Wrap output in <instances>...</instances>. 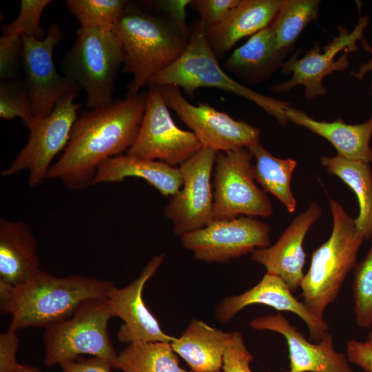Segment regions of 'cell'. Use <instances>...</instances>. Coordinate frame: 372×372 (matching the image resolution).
<instances>
[{"label":"cell","mask_w":372,"mask_h":372,"mask_svg":"<svg viewBox=\"0 0 372 372\" xmlns=\"http://www.w3.org/2000/svg\"><path fill=\"white\" fill-rule=\"evenodd\" d=\"M217 372H220V371H217Z\"/></svg>","instance_id":"cell-44"},{"label":"cell","mask_w":372,"mask_h":372,"mask_svg":"<svg viewBox=\"0 0 372 372\" xmlns=\"http://www.w3.org/2000/svg\"><path fill=\"white\" fill-rule=\"evenodd\" d=\"M114 287L109 280L83 275L57 278L39 270L17 287L0 284V310L12 315L14 331L45 328L70 318L85 302L107 298Z\"/></svg>","instance_id":"cell-2"},{"label":"cell","mask_w":372,"mask_h":372,"mask_svg":"<svg viewBox=\"0 0 372 372\" xmlns=\"http://www.w3.org/2000/svg\"><path fill=\"white\" fill-rule=\"evenodd\" d=\"M270 226L253 216L212 220L180 237L183 247L196 259L227 263L230 260L270 246Z\"/></svg>","instance_id":"cell-13"},{"label":"cell","mask_w":372,"mask_h":372,"mask_svg":"<svg viewBox=\"0 0 372 372\" xmlns=\"http://www.w3.org/2000/svg\"><path fill=\"white\" fill-rule=\"evenodd\" d=\"M18 372H41L37 369L27 364H21Z\"/></svg>","instance_id":"cell-42"},{"label":"cell","mask_w":372,"mask_h":372,"mask_svg":"<svg viewBox=\"0 0 372 372\" xmlns=\"http://www.w3.org/2000/svg\"><path fill=\"white\" fill-rule=\"evenodd\" d=\"M252 158L246 147L217 153L211 183L213 220L272 214L267 192L256 184Z\"/></svg>","instance_id":"cell-8"},{"label":"cell","mask_w":372,"mask_h":372,"mask_svg":"<svg viewBox=\"0 0 372 372\" xmlns=\"http://www.w3.org/2000/svg\"><path fill=\"white\" fill-rule=\"evenodd\" d=\"M0 116L6 120L19 117L28 129L33 125L36 119L25 85L13 80L1 83Z\"/></svg>","instance_id":"cell-32"},{"label":"cell","mask_w":372,"mask_h":372,"mask_svg":"<svg viewBox=\"0 0 372 372\" xmlns=\"http://www.w3.org/2000/svg\"><path fill=\"white\" fill-rule=\"evenodd\" d=\"M192 0H156L147 1L157 10L167 13L170 19L171 23L175 27L180 35L189 41L190 28L186 22V9L191 3Z\"/></svg>","instance_id":"cell-37"},{"label":"cell","mask_w":372,"mask_h":372,"mask_svg":"<svg viewBox=\"0 0 372 372\" xmlns=\"http://www.w3.org/2000/svg\"><path fill=\"white\" fill-rule=\"evenodd\" d=\"M171 342H148L129 344L118 355L123 372H187L182 369Z\"/></svg>","instance_id":"cell-28"},{"label":"cell","mask_w":372,"mask_h":372,"mask_svg":"<svg viewBox=\"0 0 372 372\" xmlns=\"http://www.w3.org/2000/svg\"><path fill=\"white\" fill-rule=\"evenodd\" d=\"M76 92L61 98L47 116L35 121L29 129L27 143L14 161L1 172L12 176L23 171L28 172L30 187H36L47 179L54 158L68 145L72 126L81 105L74 100Z\"/></svg>","instance_id":"cell-9"},{"label":"cell","mask_w":372,"mask_h":372,"mask_svg":"<svg viewBox=\"0 0 372 372\" xmlns=\"http://www.w3.org/2000/svg\"><path fill=\"white\" fill-rule=\"evenodd\" d=\"M254 357L246 347L240 331L231 332L223 359V372H252L250 363Z\"/></svg>","instance_id":"cell-34"},{"label":"cell","mask_w":372,"mask_h":372,"mask_svg":"<svg viewBox=\"0 0 372 372\" xmlns=\"http://www.w3.org/2000/svg\"><path fill=\"white\" fill-rule=\"evenodd\" d=\"M371 239L366 255L353 269L352 283L355 322L363 329L372 326V237Z\"/></svg>","instance_id":"cell-31"},{"label":"cell","mask_w":372,"mask_h":372,"mask_svg":"<svg viewBox=\"0 0 372 372\" xmlns=\"http://www.w3.org/2000/svg\"><path fill=\"white\" fill-rule=\"evenodd\" d=\"M363 45V48L369 52H372V48L368 45V43L364 40H361ZM372 70V58L369 59L367 62L362 63L360 68L359 70L357 72H353L352 75L354 76L358 80L361 81L364 79L365 74ZM372 89V82L371 90Z\"/></svg>","instance_id":"cell-41"},{"label":"cell","mask_w":372,"mask_h":372,"mask_svg":"<svg viewBox=\"0 0 372 372\" xmlns=\"http://www.w3.org/2000/svg\"><path fill=\"white\" fill-rule=\"evenodd\" d=\"M239 0H192L189 7L196 11L205 30L219 23Z\"/></svg>","instance_id":"cell-36"},{"label":"cell","mask_w":372,"mask_h":372,"mask_svg":"<svg viewBox=\"0 0 372 372\" xmlns=\"http://www.w3.org/2000/svg\"><path fill=\"white\" fill-rule=\"evenodd\" d=\"M249 326L278 333L285 338L290 360L288 372H355L346 354L334 349L333 336L329 333L313 344L280 313L254 318Z\"/></svg>","instance_id":"cell-17"},{"label":"cell","mask_w":372,"mask_h":372,"mask_svg":"<svg viewBox=\"0 0 372 372\" xmlns=\"http://www.w3.org/2000/svg\"><path fill=\"white\" fill-rule=\"evenodd\" d=\"M16 332L9 328L0 334V372H18L21 366L16 360L19 343Z\"/></svg>","instance_id":"cell-38"},{"label":"cell","mask_w":372,"mask_h":372,"mask_svg":"<svg viewBox=\"0 0 372 372\" xmlns=\"http://www.w3.org/2000/svg\"><path fill=\"white\" fill-rule=\"evenodd\" d=\"M218 152L202 148L179 165L183 183L164 208L174 233L180 237L213 220L211 174Z\"/></svg>","instance_id":"cell-14"},{"label":"cell","mask_w":372,"mask_h":372,"mask_svg":"<svg viewBox=\"0 0 372 372\" xmlns=\"http://www.w3.org/2000/svg\"><path fill=\"white\" fill-rule=\"evenodd\" d=\"M129 177L145 180L165 197L176 194L183 183L178 168L158 161L122 154L107 159L99 167L93 185L120 183Z\"/></svg>","instance_id":"cell-24"},{"label":"cell","mask_w":372,"mask_h":372,"mask_svg":"<svg viewBox=\"0 0 372 372\" xmlns=\"http://www.w3.org/2000/svg\"><path fill=\"white\" fill-rule=\"evenodd\" d=\"M165 254H160L147 264L138 278L127 286L118 289L115 286L108 293L107 299L114 317L122 319L117 337L121 342H172L176 338L165 333L159 323L145 306L143 299L145 284L160 267Z\"/></svg>","instance_id":"cell-16"},{"label":"cell","mask_w":372,"mask_h":372,"mask_svg":"<svg viewBox=\"0 0 372 372\" xmlns=\"http://www.w3.org/2000/svg\"><path fill=\"white\" fill-rule=\"evenodd\" d=\"M320 3L318 0H282L270 24L280 50L287 53L291 50L304 28L317 18Z\"/></svg>","instance_id":"cell-29"},{"label":"cell","mask_w":372,"mask_h":372,"mask_svg":"<svg viewBox=\"0 0 372 372\" xmlns=\"http://www.w3.org/2000/svg\"><path fill=\"white\" fill-rule=\"evenodd\" d=\"M346 355L349 361L364 372H372V345L356 340L347 343Z\"/></svg>","instance_id":"cell-39"},{"label":"cell","mask_w":372,"mask_h":372,"mask_svg":"<svg viewBox=\"0 0 372 372\" xmlns=\"http://www.w3.org/2000/svg\"><path fill=\"white\" fill-rule=\"evenodd\" d=\"M168 108L192 132L203 148L216 152L249 147L258 143L260 129L243 121H237L208 103L194 105L172 85L159 86Z\"/></svg>","instance_id":"cell-11"},{"label":"cell","mask_w":372,"mask_h":372,"mask_svg":"<svg viewBox=\"0 0 372 372\" xmlns=\"http://www.w3.org/2000/svg\"><path fill=\"white\" fill-rule=\"evenodd\" d=\"M22 58L21 36L3 34L0 38V79L3 81L16 78Z\"/></svg>","instance_id":"cell-35"},{"label":"cell","mask_w":372,"mask_h":372,"mask_svg":"<svg viewBox=\"0 0 372 372\" xmlns=\"http://www.w3.org/2000/svg\"><path fill=\"white\" fill-rule=\"evenodd\" d=\"M366 343L372 345V331H371L369 332V333L368 334V336H367V338L365 341Z\"/></svg>","instance_id":"cell-43"},{"label":"cell","mask_w":372,"mask_h":372,"mask_svg":"<svg viewBox=\"0 0 372 372\" xmlns=\"http://www.w3.org/2000/svg\"><path fill=\"white\" fill-rule=\"evenodd\" d=\"M37 241L26 223L0 219V284L17 287L40 269Z\"/></svg>","instance_id":"cell-21"},{"label":"cell","mask_w":372,"mask_h":372,"mask_svg":"<svg viewBox=\"0 0 372 372\" xmlns=\"http://www.w3.org/2000/svg\"><path fill=\"white\" fill-rule=\"evenodd\" d=\"M231 337V332H224L195 319L171 345L193 372H217L223 366Z\"/></svg>","instance_id":"cell-25"},{"label":"cell","mask_w":372,"mask_h":372,"mask_svg":"<svg viewBox=\"0 0 372 372\" xmlns=\"http://www.w3.org/2000/svg\"><path fill=\"white\" fill-rule=\"evenodd\" d=\"M289 121L320 136L331 143L338 155L349 160L372 163V116L362 123L347 124L342 118L331 122L317 121L304 112L287 106Z\"/></svg>","instance_id":"cell-23"},{"label":"cell","mask_w":372,"mask_h":372,"mask_svg":"<svg viewBox=\"0 0 372 372\" xmlns=\"http://www.w3.org/2000/svg\"><path fill=\"white\" fill-rule=\"evenodd\" d=\"M146 105L138 135L126 154L169 165H180L203 147L191 131L174 122L157 85H148Z\"/></svg>","instance_id":"cell-10"},{"label":"cell","mask_w":372,"mask_h":372,"mask_svg":"<svg viewBox=\"0 0 372 372\" xmlns=\"http://www.w3.org/2000/svg\"><path fill=\"white\" fill-rule=\"evenodd\" d=\"M80 27L115 28L130 1L125 0H67Z\"/></svg>","instance_id":"cell-30"},{"label":"cell","mask_w":372,"mask_h":372,"mask_svg":"<svg viewBox=\"0 0 372 372\" xmlns=\"http://www.w3.org/2000/svg\"><path fill=\"white\" fill-rule=\"evenodd\" d=\"M248 149L256 161L254 165L256 182L267 193L276 197L289 213L294 212L296 200L291 191V181L296 161L273 156L260 143Z\"/></svg>","instance_id":"cell-27"},{"label":"cell","mask_w":372,"mask_h":372,"mask_svg":"<svg viewBox=\"0 0 372 372\" xmlns=\"http://www.w3.org/2000/svg\"><path fill=\"white\" fill-rule=\"evenodd\" d=\"M322 215V207L313 202L293 218L275 244L251 253V259L266 269V273L280 277L292 292L304 277L306 254L303 247L310 227Z\"/></svg>","instance_id":"cell-18"},{"label":"cell","mask_w":372,"mask_h":372,"mask_svg":"<svg viewBox=\"0 0 372 372\" xmlns=\"http://www.w3.org/2000/svg\"><path fill=\"white\" fill-rule=\"evenodd\" d=\"M165 85L177 86L192 97L200 87L218 88L255 103L282 125L289 121L285 108L289 103L254 91L231 78L220 67L200 20L192 24L189 39L180 57L169 68L152 77L147 85Z\"/></svg>","instance_id":"cell-5"},{"label":"cell","mask_w":372,"mask_h":372,"mask_svg":"<svg viewBox=\"0 0 372 372\" xmlns=\"http://www.w3.org/2000/svg\"><path fill=\"white\" fill-rule=\"evenodd\" d=\"M112 317L107 298H94L83 303L68 319L47 327L43 333L45 364H60L88 354L118 369V355L107 329Z\"/></svg>","instance_id":"cell-7"},{"label":"cell","mask_w":372,"mask_h":372,"mask_svg":"<svg viewBox=\"0 0 372 372\" xmlns=\"http://www.w3.org/2000/svg\"><path fill=\"white\" fill-rule=\"evenodd\" d=\"M369 24L366 16L360 18L354 29L349 32L344 28H340L339 34L321 52L318 43L305 54L298 58L295 54L285 61L282 65V73L292 74L288 81L273 85L270 90L273 92H287L296 86L304 87V96L311 99L323 96L327 89L322 83L324 78L336 71L346 70L349 62L348 53L358 50L356 43L362 40L363 32Z\"/></svg>","instance_id":"cell-12"},{"label":"cell","mask_w":372,"mask_h":372,"mask_svg":"<svg viewBox=\"0 0 372 372\" xmlns=\"http://www.w3.org/2000/svg\"><path fill=\"white\" fill-rule=\"evenodd\" d=\"M50 0H22L17 17L9 24L2 25L3 34L26 35L39 40L45 37L41 27V15Z\"/></svg>","instance_id":"cell-33"},{"label":"cell","mask_w":372,"mask_h":372,"mask_svg":"<svg viewBox=\"0 0 372 372\" xmlns=\"http://www.w3.org/2000/svg\"><path fill=\"white\" fill-rule=\"evenodd\" d=\"M333 219L330 237L312 253L310 267L300 288L304 303L313 316L324 320L327 307L338 297L365 240L351 217L337 200L329 198Z\"/></svg>","instance_id":"cell-4"},{"label":"cell","mask_w":372,"mask_h":372,"mask_svg":"<svg viewBox=\"0 0 372 372\" xmlns=\"http://www.w3.org/2000/svg\"><path fill=\"white\" fill-rule=\"evenodd\" d=\"M282 0H239L217 25L205 30L210 48L218 59L241 39L269 26Z\"/></svg>","instance_id":"cell-20"},{"label":"cell","mask_w":372,"mask_h":372,"mask_svg":"<svg viewBox=\"0 0 372 372\" xmlns=\"http://www.w3.org/2000/svg\"><path fill=\"white\" fill-rule=\"evenodd\" d=\"M116 28L123 50V72L132 76L126 97L140 93L173 65L188 43L172 23L143 12L134 3H129Z\"/></svg>","instance_id":"cell-3"},{"label":"cell","mask_w":372,"mask_h":372,"mask_svg":"<svg viewBox=\"0 0 372 372\" xmlns=\"http://www.w3.org/2000/svg\"><path fill=\"white\" fill-rule=\"evenodd\" d=\"M146 93L112 101L77 117L67 146L52 164L47 179H59L68 188L93 185L99 167L122 155L135 141L143 118Z\"/></svg>","instance_id":"cell-1"},{"label":"cell","mask_w":372,"mask_h":372,"mask_svg":"<svg viewBox=\"0 0 372 372\" xmlns=\"http://www.w3.org/2000/svg\"><path fill=\"white\" fill-rule=\"evenodd\" d=\"M287 52L278 48L269 25L251 35L225 61L223 69L248 85L259 84L282 68Z\"/></svg>","instance_id":"cell-22"},{"label":"cell","mask_w":372,"mask_h":372,"mask_svg":"<svg viewBox=\"0 0 372 372\" xmlns=\"http://www.w3.org/2000/svg\"><path fill=\"white\" fill-rule=\"evenodd\" d=\"M254 304L297 315L304 322L310 338L315 342H320L328 333L329 326L324 320L316 318L305 304L293 296L288 285L280 277L267 273L250 289L223 299L216 309V315L221 322H227L245 307Z\"/></svg>","instance_id":"cell-19"},{"label":"cell","mask_w":372,"mask_h":372,"mask_svg":"<svg viewBox=\"0 0 372 372\" xmlns=\"http://www.w3.org/2000/svg\"><path fill=\"white\" fill-rule=\"evenodd\" d=\"M329 174L335 175L355 193L359 213L355 218L357 229L365 240L372 237V168L370 163L349 160L339 155L320 158Z\"/></svg>","instance_id":"cell-26"},{"label":"cell","mask_w":372,"mask_h":372,"mask_svg":"<svg viewBox=\"0 0 372 372\" xmlns=\"http://www.w3.org/2000/svg\"><path fill=\"white\" fill-rule=\"evenodd\" d=\"M61 39V31L57 24L50 26L43 40L21 35L25 85L37 120L49 115L61 98L80 89L76 83L56 70L53 50Z\"/></svg>","instance_id":"cell-15"},{"label":"cell","mask_w":372,"mask_h":372,"mask_svg":"<svg viewBox=\"0 0 372 372\" xmlns=\"http://www.w3.org/2000/svg\"><path fill=\"white\" fill-rule=\"evenodd\" d=\"M77 360V359H76ZM70 360L60 364L63 372H111L112 366L103 360L92 357L86 360Z\"/></svg>","instance_id":"cell-40"},{"label":"cell","mask_w":372,"mask_h":372,"mask_svg":"<svg viewBox=\"0 0 372 372\" xmlns=\"http://www.w3.org/2000/svg\"><path fill=\"white\" fill-rule=\"evenodd\" d=\"M115 28H79L62 63L64 76L83 88L94 109L110 104L123 64L122 43Z\"/></svg>","instance_id":"cell-6"}]
</instances>
